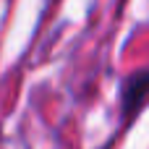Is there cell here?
I'll list each match as a JSON object with an SVG mask.
<instances>
[{
    "instance_id": "6da1fadb",
    "label": "cell",
    "mask_w": 149,
    "mask_h": 149,
    "mask_svg": "<svg viewBox=\"0 0 149 149\" xmlns=\"http://www.w3.org/2000/svg\"><path fill=\"white\" fill-rule=\"evenodd\" d=\"M149 102V68L131 73L123 81V94H120V107H123V118L134 120L136 113Z\"/></svg>"
}]
</instances>
